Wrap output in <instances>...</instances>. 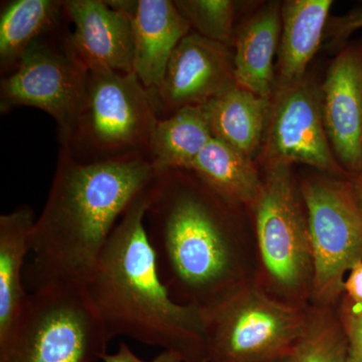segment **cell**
<instances>
[{
    "instance_id": "1",
    "label": "cell",
    "mask_w": 362,
    "mask_h": 362,
    "mask_svg": "<svg viewBox=\"0 0 362 362\" xmlns=\"http://www.w3.org/2000/svg\"><path fill=\"white\" fill-rule=\"evenodd\" d=\"M244 207L192 171L156 175L145 228L159 276L176 303L204 310L255 282L254 232L237 218Z\"/></svg>"
},
{
    "instance_id": "2",
    "label": "cell",
    "mask_w": 362,
    "mask_h": 362,
    "mask_svg": "<svg viewBox=\"0 0 362 362\" xmlns=\"http://www.w3.org/2000/svg\"><path fill=\"white\" fill-rule=\"evenodd\" d=\"M148 159L81 162L61 147L49 197L30 235V292L84 287L133 199L156 177Z\"/></svg>"
},
{
    "instance_id": "3",
    "label": "cell",
    "mask_w": 362,
    "mask_h": 362,
    "mask_svg": "<svg viewBox=\"0 0 362 362\" xmlns=\"http://www.w3.org/2000/svg\"><path fill=\"white\" fill-rule=\"evenodd\" d=\"M153 181L121 216L85 292L111 340L132 338L173 352L183 362H209L201 309L171 298L147 237L145 214Z\"/></svg>"
},
{
    "instance_id": "4",
    "label": "cell",
    "mask_w": 362,
    "mask_h": 362,
    "mask_svg": "<svg viewBox=\"0 0 362 362\" xmlns=\"http://www.w3.org/2000/svg\"><path fill=\"white\" fill-rule=\"evenodd\" d=\"M247 209L257 250L255 284L278 301L306 308L313 290V251L291 164L266 165L261 190Z\"/></svg>"
},
{
    "instance_id": "5",
    "label": "cell",
    "mask_w": 362,
    "mask_h": 362,
    "mask_svg": "<svg viewBox=\"0 0 362 362\" xmlns=\"http://www.w3.org/2000/svg\"><path fill=\"white\" fill-rule=\"evenodd\" d=\"M110 340L84 287L49 286L28 293L0 362H98Z\"/></svg>"
},
{
    "instance_id": "6",
    "label": "cell",
    "mask_w": 362,
    "mask_h": 362,
    "mask_svg": "<svg viewBox=\"0 0 362 362\" xmlns=\"http://www.w3.org/2000/svg\"><path fill=\"white\" fill-rule=\"evenodd\" d=\"M158 120L153 95L135 73L89 71L77 126L62 147L81 162L149 160Z\"/></svg>"
},
{
    "instance_id": "7",
    "label": "cell",
    "mask_w": 362,
    "mask_h": 362,
    "mask_svg": "<svg viewBox=\"0 0 362 362\" xmlns=\"http://www.w3.org/2000/svg\"><path fill=\"white\" fill-rule=\"evenodd\" d=\"M308 307L278 301L255 283L240 288L201 310L209 362H271L291 356Z\"/></svg>"
},
{
    "instance_id": "8",
    "label": "cell",
    "mask_w": 362,
    "mask_h": 362,
    "mask_svg": "<svg viewBox=\"0 0 362 362\" xmlns=\"http://www.w3.org/2000/svg\"><path fill=\"white\" fill-rule=\"evenodd\" d=\"M314 259L312 305L337 307L349 271L362 262V211L346 177L299 181Z\"/></svg>"
},
{
    "instance_id": "9",
    "label": "cell",
    "mask_w": 362,
    "mask_h": 362,
    "mask_svg": "<svg viewBox=\"0 0 362 362\" xmlns=\"http://www.w3.org/2000/svg\"><path fill=\"white\" fill-rule=\"evenodd\" d=\"M51 33L33 42L16 68L2 78L0 111L28 106L47 112L58 124L61 145H66L82 112L89 71L66 35L58 45L47 37Z\"/></svg>"
},
{
    "instance_id": "10",
    "label": "cell",
    "mask_w": 362,
    "mask_h": 362,
    "mask_svg": "<svg viewBox=\"0 0 362 362\" xmlns=\"http://www.w3.org/2000/svg\"><path fill=\"white\" fill-rule=\"evenodd\" d=\"M264 140L265 165L303 163L328 175L346 177L326 133L321 88L308 78L276 88Z\"/></svg>"
},
{
    "instance_id": "11",
    "label": "cell",
    "mask_w": 362,
    "mask_h": 362,
    "mask_svg": "<svg viewBox=\"0 0 362 362\" xmlns=\"http://www.w3.org/2000/svg\"><path fill=\"white\" fill-rule=\"evenodd\" d=\"M235 85L230 47L192 32L173 52L160 87L150 92L160 119L183 107L204 106Z\"/></svg>"
},
{
    "instance_id": "12",
    "label": "cell",
    "mask_w": 362,
    "mask_h": 362,
    "mask_svg": "<svg viewBox=\"0 0 362 362\" xmlns=\"http://www.w3.org/2000/svg\"><path fill=\"white\" fill-rule=\"evenodd\" d=\"M64 11L69 45L88 71L134 73L132 26L118 0H66Z\"/></svg>"
},
{
    "instance_id": "13",
    "label": "cell",
    "mask_w": 362,
    "mask_h": 362,
    "mask_svg": "<svg viewBox=\"0 0 362 362\" xmlns=\"http://www.w3.org/2000/svg\"><path fill=\"white\" fill-rule=\"evenodd\" d=\"M324 125L347 173L362 170V39L345 45L321 87Z\"/></svg>"
},
{
    "instance_id": "14",
    "label": "cell",
    "mask_w": 362,
    "mask_h": 362,
    "mask_svg": "<svg viewBox=\"0 0 362 362\" xmlns=\"http://www.w3.org/2000/svg\"><path fill=\"white\" fill-rule=\"evenodd\" d=\"M129 16L134 45V73L149 90L160 87L178 44L192 26L170 0H118Z\"/></svg>"
},
{
    "instance_id": "15",
    "label": "cell",
    "mask_w": 362,
    "mask_h": 362,
    "mask_svg": "<svg viewBox=\"0 0 362 362\" xmlns=\"http://www.w3.org/2000/svg\"><path fill=\"white\" fill-rule=\"evenodd\" d=\"M282 4L270 2L235 33L233 54L237 85L272 99L276 88L274 58L282 30Z\"/></svg>"
},
{
    "instance_id": "16",
    "label": "cell",
    "mask_w": 362,
    "mask_h": 362,
    "mask_svg": "<svg viewBox=\"0 0 362 362\" xmlns=\"http://www.w3.org/2000/svg\"><path fill=\"white\" fill-rule=\"evenodd\" d=\"M332 6L331 0H289L282 4L276 88L303 80L320 47Z\"/></svg>"
},
{
    "instance_id": "17",
    "label": "cell",
    "mask_w": 362,
    "mask_h": 362,
    "mask_svg": "<svg viewBox=\"0 0 362 362\" xmlns=\"http://www.w3.org/2000/svg\"><path fill=\"white\" fill-rule=\"evenodd\" d=\"M202 107L214 137L254 159L265 137L271 99L235 85Z\"/></svg>"
},
{
    "instance_id": "18",
    "label": "cell",
    "mask_w": 362,
    "mask_h": 362,
    "mask_svg": "<svg viewBox=\"0 0 362 362\" xmlns=\"http://www.w3.org/2000/svg\"><path fill=\"white\" fill-rule=\"evenodd\" d=\"M35 221L28 206L0 216V338L11 329L28 296L23 274Z\"/></svg>"
},
{
    "instance_id": "19",
    "label": "cell",
    "mask_w": 362,
    "mask_h": 362,
    "mask_svg": "<svg viewBox=\"0 0 362 362\" xmlns=\"http://www.w3.org/2000/svg\"><path fill=\"white\" fill-rule=\"evenodd\" d=\"M213 137L202 107H183L157 121L150 139V163L157 175L189 171Z\"/></svg>"
},
{
    "instance_id": "20",
    "label": "cell",
    "mask_w": 362,
    "mask_h": 362,
    "mask_svg": "<svg viewBox=\"0 0 362 362\" xmlns=\"http://www.w3.org/2000/svg\"><path fill=\"white\" fill-rule=\"evenodd\" d=\"M189 171L228 201L247 209L256 201L263 183L254 159L214 137Z\"/></svg>"
},
{
    "instance_id": "21",
    "label": "cell",
    "mask_w": 362,
    "mask_h": 362,
    "mask_svg": "<svg viewBox=\"0 0 362 362\" xmlns=\"http://www.w3.org/2000/svg\"><path fill=\"white\" fill-rule=\"evenodd\" d=\"M64 1L13 0L0 13V65L11 73L33 42L52 32L64 16Z\"/></svg>"
},
{
    "instance_id": "22",
    "label": "cell",
    "mask_w": 362,
    "mask_h": 362,
    "mask_svg": "<svg viewBox=\"0 0 362 362\" xmlns=\"http://www.w3.org/2000/svg\"><path fill=\"white\" fill-rule=\"evenodd\" d=\"M293 362H347L349 337L337 307L309 305Z\"/></svg>"
},
{
    "instance_id": "23",
    "label": "cell",
    "mask_w": 362,
    "mask_h": 362,
    "mask_svg": "<svg viewBox=\"0 0 362 362\" xmlns=\"http://www.w3.org/2000/svg\"><path fill=\"white\" fill-rule=\"evenodd\" d=\"M194 32L230 47L235 45V4L230 0H175Z\"/></svg>"
},
{
    "instance_id": "24",
    "label": "cell",
    "mask_w": 362,
    "mask_h": 362,
    "mask_svg": "<svg viewBox=\"0 0 362 362\" xmlns=\"http://www.w3.org/2000/svg\"><path fill=\"white\" fill-rule=\"evenodd\" d=\"M337 311L349 337L347 362H362V309L354 306L343 295Z\"/></svg>"
},
{
    "instance_id": "25",
    "label": "cell",
    "mask_w": 362,
    "mask_h": 362,
    "mask_svg": "<svg viewBox=\"0 0 362 362\" xmlns=\"http://www.w3.org/2000/svg\"><path fill=\"white\" fill-rule=\"evenodd\" d=\"M362 28V6H356L344 16L332 18L327 23L326 32L329 37V45L341 49L350 35Z\"/></svg>"
},
{
    "instance_id": "26",
    "label": "cell",
    "mask_w": 362,
    "mask_h": 362,
    "mask_svg": "<svg viewBox=\"0 0 362 362\" xmlns=\"http://www.w3.org/2000/svg\"><path fill=\"white\" fill-rule=\"evenodd\" d=\"M103 362H183L177 354H173L170 351H163L158 354L156 358L152 361H144V359L139 358L134 352L129 349L126 343L121 342L119 345V349L117 352L113 354H107L104 356Z\"/></svg>"
},
{
    "instance_id": "27",
    "label": "cell",
    "mask_w": 362,
    "mask_h": 362,
    "mask_svg": "<svg viewBox=\"0 0 362 362\" xmlns=\"http://www.w3.org/2000/svg\"><path fill=\"white\" fill-rule=\"evenodd\" d=\"M343 295L354 306L362 309V262L349 271L345 279Z\"/></svg>"
},
{
    "instance_id": "28",
    "label": "cell",
    "mask_w": 362,
    "mask_h": 362,
    "mask_svg": "<svg viewBox=\"0 0 362 362\" xmlns=\"http://www.w3.org/2000/svg\"><path fill=\"white\" fill-rule=\"evenodd\" d=\"M346 180H349L354 197L362 211V170L356 173H347Z\"/></svg>"
},
{
    "instance_id": "29",
    "label": "cell",
    "mask_w": 362,
    "mask_h": 362,
    "mask_svg": "<svg viewBox=\"0 0 362 362\" xmlns=\"http://www.w3.org/2000/svg\"><path fill=\"white\" fill-rule=\"evenodd\" d=\"M271 362H293V359L291 356L284 357V358L277 359V361H274Z\"/></svg>"
}]
</instances>
